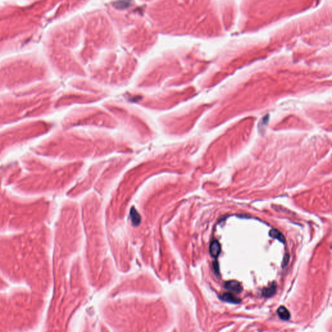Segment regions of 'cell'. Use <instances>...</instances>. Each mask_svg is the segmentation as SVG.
Instances as JSON below:
<instances>
[{
	"label": "cell",
	"mask_w": 332,
	"mask_h": 332,
	"mask_svg": "<svg viewBox=\"0 0 332 332\" xmlns=\"http://www.w3.org/2000/svg\"><path fill=\"white\" fill-rule=\"evenodd\" d=\"M224 287L228 291L234 293H239L241 291V286L240 284L235 280H231L226 282L224 284Z\"/></svg>",
	"instance_id": "cell-1"
},
{
	"label": "cell",
	"mask_w": 332,
	"mask_h": 332,
	"mask_svg": "<svg viewBox=\"0 0 332 332\" xmlns=\"http://www.w3.org/2000/svg\"><path fill=\"white\" fill-rule=\"evenodd\" d=\"M278 314L279 317L284 320H287L290 318V313L285 307L281 306L278 309Z\"/></svg>",
	"instance_id": "cell-3"
},
{
	"label": "cell",
	"mask_w": 332,
	"mask_h": 332,
	"mask_svg": "<svg viewBox=\"0 0 332 332\" xmlns=\"http://www.w3.org/2000/svg\"><path fill=\"white\" fill-rule=\"evenodd\" d=\"M269 235L271 236L272 238H275L276 239H278L279 241H281L282 243H284L285 239V238L283 235V234L279 232L278 230H271L269 232Z\"/></svg>",
	"instance_id": "cell-5"
},
{
	"label": "cell",
	"mask_w": 332,
	"mask_h": 332,
	"mask_svg": "<svg viewBox=\"0 0 332 332\" xmlns=\"http://www.w3.org/2000/svg\"><path fill=\"white\" fill-rule=\"evenodd\" d=\"M221 252V245L217 241H214L212 242L210 247H209V252L212 256L216 258L219 256Z\"/></svg>",
	"instance_id": "cell-2"
},
{
	"label": "cell",
	"mask_w": 332,
	"mask_h": 332,
	"mask_svg": "<svg viewBox=\"0 0 332 332\" xmlns=\"http://www.w3.org/2000/svg\"><path fill=\"white\" fill-rule=\"evenodd\" d=\"M275 292H276V285H273L264 289L263 290V292H262V294H263V295L265 297H269V296H273L275 293Z\"/></svg>",
	"instance_id": "cell-6"
},
{
	"label": "cell",
	"mask_w": 332,
	"mask_h": 332,
	"mask_svg": "<svg viewBox=\"0 0 332 332\" xmlns=\"http://www.w3.org/2000/svg\"><path fill=\"white\" fill-rule=\"evenodd\" d=\"M221 300H224L225 302H230V303L237 304V303L239 302V299H238V298H236V297L234 296V295H232L230 293H225V294H224L223 295H222L221 296Z\"/></svg>",
	"instance_id": "cell-4"
}]
</instances>
